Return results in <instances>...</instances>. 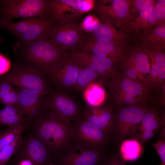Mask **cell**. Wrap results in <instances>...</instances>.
Wrapping results in <instances>:
<instances>
[{"label": "cell", "mask_w": 165, "mask_h": 165, "mask_svg": "<svg viewBox=\"0 0 165 165\" xmlns=\"http://www.w3.org/2000/svg\"><path fill=\"white\" fill-rule=\"evenodd\" d=\"M33 133L45 143L53 154L63 153L72 144L70 122L63 121L47 111L33 122Z\"/></svg>", "instance_id": "1"}, {"label": "cell", "mask_w": 165, "mask_h": 165, "mask_svg": "<svg viewBox=\"0 0 165 165\" xmlns=\"http://www.w3.org/2000/svg\"><path fill=\"white\" fill-rule=\"evenodd\" d=\"M20 44L25 65L43 74H49L67 56L65 50L47 38Z\"/></svg>", "instance_id": "2"}, {"label": "cell", "mask_w": 165, "mask_h": 165, "mask_svg": "<svg viewBox=\"0 0 165 165\" xmlns=\"http://www.w3.org/2000/svg\"><path fill=\"white\" fill-rule=\"evenodd\" d=\"M0 79L19 88L35 92L44 96L49 92V87L44 74L24 65L16 67Z\"/></svg>", "instance_id": "3"}, {"label": "cell", "mask_w": 165, "mask_h": 165, "mask_svg": "<svg viewBox=\"0 0 165 165\" xmlns=\"http://www.w3.org/2000/svg\"><path fill=\"white\" fill-rule=\"evenodd\" d=\"M2 2L0 9L2 17L9 20L18 17H46L50 13L49 1L7 0Z\"/></svg>", "instance_id": "4"}, {"label": "cell", "mask_w": 165, "mask_h": 165, "mask_svg": "<svg viewBox=\"0 0 165 165\" xmlns=\"http://www.w3.org/2000/svg\"><path fill=\"white\" fill-rule=\"evenodd\" d=\"M72 126V142L84 148L100 149L108 139V134L84 119L75 120Z\"/></svg>", "instance_id": "5"}, {"label": "cell", "mask_w": 165, "mask_h": 165, "mask_svg": "<svg viewBox=\"0 0 165 165\" xmlns=\"http://www.w3.org/2000/svg\"><path fill=\"white\" fill-rule=\"evenodd\" d=\"M94 2L92 0H50L49 13L58 23L72 22L81 14L90 11Z\"/></svg>", "instance_id": "6"}, {"label": "cell", "mask_w": 165, "mask_h": 165, "mask_svg": "<svg viewBox=\"0 0 165 165\" xmlns=\"http://www.w3.org/2000/svg\"><path fill=\"white\" fill-rule=\"evenodd\" d=\"M43 106L44 110L63 121L70 122L79 119V109L76 102L59 92L53 93L44 99Z\"/></svg>", "instance_id": "7"}, {"label": "cell", "mask_w": 165, "mask_h": 165, "mask_svg": "<svg viewBox=\"0 0 165 165\" xmlns=\"http://www.w3.org/2000/svg\"><path fill=\"white\" fill-rule=\"evenodd\" d=\"M16 152V162L22 159L31 161L34 165H48L52 155L44 142L34 133L23 140Z\"/></svg>", "instance_id": "8"}, {"label": "cell", "mask_w": 165, "mask_h": 165, "mask_svg": "<svg viewBox=\"0 0 165 165\" xmlns=\"http://www.w3.org/2000/svg\"><path fill=\"white\" fill-rule=\"evenodd\" d=\"M80 26L73 21L55 24L47 38L65 50H72L80 44L83 37Z\"/></svg>", "instance_id": "9"}, {"label": "cell", "mask_w": 165, "mask_h": 165, "mask_svg": "<svg viewBox=\"0 0 165 165\" xmlns=\"http://www.w3.org/2000/svg\"><path fill=\"white\" fill-rule=\"evenodd\" d=\"M130 0H104L98 2L96 9L104 22L112 24H125L129 15Z\"/></svg>", "instance_id": "10"}, {"label": "cell", "mask_w": 165, "mask_h": 165, "mask_svg": "<svg viewBox=\"0 0 165 165\" xmlns=\"http://www.w3.org/2000/svg\"><path fill=\"white\" fill-rule=\"evenodd\" d=\"M62 154V165H100L103 161L100 149L86 148L73 143Z\"/></svg>", "instance_id": "11"}, {"label": "cell", "mask_w": 165, "mask_h": 165, "mask_svg": "<svg viewBox=\"0 0 165 165\" xmlns=\"http://www.w3.org/2000/svg\"><path fill=\"white\" fill-rule=\"evenodd\" d=\"M16 105L23 112L27 127L33 123L44 111L43 96L28 90L19 87Z\"/></svg>", "instance_id": "12"}, {"label": "cell", "mask_w": 165, "mask_h": 165, "mask_svg": "<svg viewBox=\"0 0 165 165\" xmlns=\"http://www.w3.org/2000/svg\"><path fill=\"white\" fill-rule=\"evenodd\" d=\"M82 67L77 61L67 55L48 75L61 87L73 88Z\"/></svg>", "instance_id": "13"}, {"label": "cell", "mask_w": 165, "mask_h": 165, "mask_svg": "<svg viewBox=\"0 0 165 165\" xmlns=\"http://www.w3.org/2000/svg\"><path fill=\"white\" fill-rule=\"evenodd\" d=\"M144 113L143 110L136 106L122 108L118 115V123L114 125L112 132L115 131L120 139L135 132Z\"/></svg>", "instance_id": "14"}, {"label": "cell", "mask_w": 165, "mask_h": 165, "mask_svg": "<svg viewBox=\"0 0 165 165\" xmlns=\"http://www.w3.org/2000/svg\"><path fill=\"white\" fill-rule=\"evenodd\" d=\"M124 24L128 29L136 34L148 33L155 25H157L155 5L129 15Z\"/></svg>", "instance_id": "15"}, {"label": "cell", "mask_w": 165, "mask_h": 165, "mask_svg": "<svg viewBox=\"0 0 165 165\" xmlns=\"http://www.w3.org/2000/svg\"><path fill=\"white\" fill-rule=\"evenodd\" d=\"M67 53V55L72 58L82 66L89 68L97 74H105L113 65L111 59L95 55L79 49L75 48Z\"/></svg>", "instance_id": "16"}, {"label": "cell", "mask_w": 165, "mask_h": 165, "mask_svg": "<svg viewBox=\"0 0 165 165\" xmlns=\"http://www.w3.org/2000/svg\"><path fill=\"white\" fill-rule=\"evenodd\" d=\"M84 35L79 49L100 57L112 58L121 52L118 43L98 40L90 35Z\"/></svg>", "instance_id": "17"}, {"label": "cell", "mask_w": 165, "mask_h": 165, "mask_svg": "<svg viewBox=\"0 0 165 165\" xmlns=\"http://www.w3.org/2000/svg\"><path fill=\"white\" fill-rule=\"evenodd\" d=\"M53 20L48 17H39L24 32L17 38L21 43H28L46 38L55 24Z\"/></svg>", "instance_id": "18"}, {"label": "cell", "mask_w": 165, "mask_h": 165, "mask_svg": "<svg viewBox=\"0 0 165 165\" xmlns=\"http://www.w3.org/2000/svg\"><path fill=\"white\" fill-rule=\"evenodd\" d=\"M83 119L102 129L109 135L112 133L114 126L111 112L100 110L97 107H88L83 115Z\"/></svg>", "instance_id": "19"}, {"label": "cell", "mask_w": 165, "mask_h": 165, "mask_svg": "<svg viewBox=\"0 0 165 165\" xmlns=\"http://www.w3.org/2000/svg\"><path fill=\"white\" fill-rule=\"evenodd\" d=\"M92 33L95 38L101 41L120 43L125 38L123 34L118 31L112 24L98 21L94 27Z\"/></svg>", "instance_id": "20"}, {"label": "cell", "mask_w": 165, "mask_h": 165, "mask_svg": "<svg viewBox=\"0 0 165 165\" xmlns=\"http://www.w3.org/2000/svg\"><path fill=\"white\" fill-rule=\"evenodd\" d=\"M25 124L27 125L26 119L16 105L6 106L0 110V128L2 126L13 127Z\"/></svg>", "instance_id": "21"}, {"label": "cell", "mask_w": 165, "mask_h": 165, "mask_svg": "<svg viewBox=\"0 0 165 165\" xmlns=\"http://www.w3.org/2000/svg\"><path fill=\"white\" fill-rule=\"evenodd\" d=\"M142 152L141 143L134 139L124 140L120 147L121 158L124 161H132L138 160L141 156Z\"/></svg>", "instance_id": "22"}, {"label": "cell", "mask_w": 165, "mask_h": 165, "mask_svg": "<svg viewBox=\"0 0 165 165\" xmlns=\"http://www.w3.org/2000/svg\"><path fill=\"white\" fill-rule=\"evenodd\" d=\"M84 96L89 107H97L103 101L104 92L101 87L92 83L84 89Z\"/></svg>", "instance_id": "23"}, {"label": "cell", "mask_w": 165, "mask_h": 165, "mask_svg": "<svg viewBox=\"0 0 165 165\" xmlns=\"http://www.w3.org/2000/svg\"><path fill=\"white\" fill-rule=\"evenodd\" d=\"M13 85L0 79V103L6 106L16 105L17 103L18 92L13 88Z\"/></svg>", "instance_id": "24"}, {"label": "cell", "mask_w": 165, "mask_h": 165, "mask_svg": "<svg viewBox=\"0 0 165 165\" xmlns=\"http://www.w3.org/2000/svg\"><path fill=\"white\" fill-rule=\"evenodd\" d=\"M26 125L9 127L5 130L0 131V151L12 143L27 127Z\"/></svg>", "instance_id": "25"}, {"label": "cell", "mask_w": 165, "mask_h": 165, "mask_svg": "<svg viewBox=\"0 0 165 165\" xmlns=\"http://www.w3.org/2000/svg\"><path fill=\"white\" fill-rule=\"evenodd\" d=\"M97 75L91 69L82 66L79 72L73 88L77 90H84L93 83Z\"/></svg>", "instance_id": "26"}, {"label": "cell", "mask_w": 165, "mask_h": 165, "mask_svg": "<svg viewBox=\"0 0 165 165\" xmlns=\"http://www.w3.org/2000/svg\"><path fill=\"white\" fill-rule=\"evenodd\" d=\"M160 123L156 115L154 112H148L145 113L137 130L152 131L156 133L160 128Z\"/></svg>", "instance_id": "27"}, {"label": "cell", "mask_w": 165, "mask_h": 165, "mask_svg": "<svg viewBox=\"0 0 165 165\" xmlns=\"http://www.w3.org/2000/svg\"><path fill=\"white\" fill-rule=\"evenodd\" d=\"M22 134L12 143L0 151V165H6L11 158L16 153L22 142Z\"/></svg>", "instance_id": "28"}, {"label": "cell", "mask_w": 165, "mask_h": 165, "mask_svg": "<svg viewBox=\"0 0 165 165\" xmlns=\"http://www.w3.org/2000/svg\"><path fill=\"white\" fill-rule=\"evenodd\" d=\"M143 40L150 43H164L165 41V23L158 25L150 33H147L143 38Z\"/></svg>", "instance_id": "29"}, {"label": "cell", "mask_w": 165, "mask_h": 165, "mask_svg": "<svg viewBox=\"0 0 165 165\" xmlns=\"http://www.w3.org/2000/svg\"><path fill=\"white\" fill-rule=\"evenodd\" d=\"M121 86L127 95L133 97L140 94L142 90V87L140 84L128 79H125L122 81Z\"/></svg>", "instance_id": "30"}, {"label": "cell", "mask_w": 165, "mask_h": 165, "mask_svg": "<svg viewBox=\"0 0 165 165\" xmlns=\"http://www.w3.org/2000/svg\"><path fill=\"white\" fill-rule=\"evenodd\" d=\"M156 1L154 0H130L129 15L135 14L151 6L155 5Z\"/></svg>", "instance_id": "31"}, {"label": "cell", "mask_w": 165, "mask_h": 165, "mask_svg": "<svg viewBox=\"0 0 165 165\" xmlns=\"http://www.w3.org/2000/svg\"><path fill=\"white\" fill-rule=\"evenodd\" d=\"M136 68L143 73H148L150 72V65L147 55L143 53L136 54L134 58Z\"/></svg>", "instance_id": "32"}, {"label": "cell", "mask_w": 165, "mask_h": 165, "mask_svg": "<svg viewBox=\"0 0 165 165\" xmlns=\"http://www.w3.org/2000/svg\"><path fill=\"white\" fill-rule=\"evenodd\" d=\"M154 63L158 71L159 77L162 79L165 78V58L164 55L161 53H157L156 54Z\"/></svg>", "instance_id": "33"}, {"label": "cell", "mask_w": 165, "mask_h": 165, "mask_svg": "<svg viewBox=\"0 0 165 165\" xmlns=\"http://www.w3.org/2000/svg\"><path fill=\"white\" fill-rule=\"evenodd\" d=\"M98 21L94 16L88 15L86 16L79 25L82 30L87 33H92L93 28Z\"/></svg>", "instance_id": "34"}, {"label": "cell", "mask_w": 165, "mask_h": 165, "mask_svg": "<svg viewBox=\"0 0 165 165\" xmlns=\"http://www.w3.org/2000/svg\"><path fill=\"white\" fill-rule=\"evenodd\" d=\"M157 24L165 23V0H159L155 5Z\"/></svg>", "instance_id": "35"}, {"label": "cell", "mask_w": 165, "mask_h": 165, "mask_svg": "<svg viewBox=\"0 0 165 165\" xmlns=\"http://www.w3.org/2000/svg\"><path fill=\"white\" fill-rule=\"evenodd\" d=\"M159 155L162 163L165 164V140H160L152 144Z\"/></svg>", "instance_id": "36"}, {"label": "cell", "mask_w": 165, "mask_h": 165, "mask_svg": "<svg viewBox=\"0 0 165 165\" xmlns=\"http://www.w3.org/2000/svg\"><path fill=\"white\" fill-rule=\"evenodd\" d=\"M10 68L9 60L5 56L0 53V76L7 72Z\"/></svg>", "instance_id": "37"}, {"label": "cell", "mask_w": 165, "mask_h": 165, "mask_svg": "<svg viewBox=\"0 0 165 165\" xmlns=\"http://www.w3.org/2000/svg\"><path fill=\"white\" fill-rule=\"evenodd\" d=\"M100 165H126L125 161L116 156H112L104 160Z\"/></svg>", "instance_id": "38"}, {"label": "cell", "mask_w": 165, "mask_h": 165, "mask_svg": "<svg viewBox=\"0 0 165 165\" xmlns=\"http://www.w3.org/2000/svg\"><path fill=\"white\" fill-rule=\"evenodd\" d=\"M156 133L150 130H144L140 132L139 136L144 142H146L152 138Z\"/></svg>", "instance_id": "39"}, {"label": "cell", "mask_w": 165, "mask_h": 165, "mask_svg": "<svg viewBox=\"0 0 165 165\" xmlns=\"http://www.w3.org/2000/svg\"><path fill=\"white\" fill-rule=\"evenodd\" d=\"M137 71L136 68H130L127 71V75L129 78L133 79H135L138 76Z\"/></svg>", "instance_id": "40"}, {"label": "cell", "mask_w": 165, "mask_h": 165, "mask_svg": "<svg viewBox=\"0 0 165 165\" xmlns=\"http://www.w3.org/2000/svg\"><path fill=\"white\" fill-rule=\"evenodd\" d=\"M15 163H17L19 165H34L31 161L27 159L20 160L16 161Z\"/></svg>", "instance_id": "41"}, {"label": "cell", "mask_w": 165, "mask_h": 165, "mask_svg": "<svg viewBox=\"0 0 165 165\" xmlns=\"http://www.w3.org/2000/svg\"><path fill=\"white\" fill-rule=\"evenodd\" d=\"M150 72L152 77H156L158 74V71L157 67L154 63L152 65Z\"/></svg>", "instance_id": "42"}, {"label": "cell", "mask_w": 165, "mask_h": 165, "mask_svg": "<svg viewBox=\"0 0 165 165\" xmlns=\"http://www.w3.org/2000/svg\"><path fill=\"white\" fill-rule=\"evenodd\" d=\"M135 101L134 97L127 95L124 100L125 103L127 104H133L134 102Z\"/></svg>", "instance_id": "43"}, {"label": "cell", "mask_w": 165, "mask_h": 165, "mask_svg": "<svg viewBox=\"0 0 165 165\" xmlns=\"http://www.w3.org/2000/svg\"><path fill=\"white\" fill-rule=\"evenodd\" d=\"M13 165H19L18 164H17V163H15V164H14Z\"/></svg>", "instance_id": "44"}, {"label": "cell", "mask_w": 165, "mask_h": 165, "mask_svg": "<svg viewBox=\"0 0 165 165\" xmlns=\"http://www.w3.org/2000/svg\"><path fill=\"white\" fill-rule=\"evenodd\" d=\"M160 165H165V164H164V163H162V164H160Z\"/></svg>", "instance_id": "45"}, {"label": "cell", "mask_w": 165, "mask_h": 165, "mask_svg": "<svg viewBox=\"0 0 165 165\" xmlns=\"http://www.w3.org/2000/svg\"><path fill=\"white\" fill-rule=\"evenodd\" d=\"M48 165H54L53 164H52L50 163V164H49Z\"/></svg>", "instance_id": "46"}, {"label": "cell", "mask_w": 165, "mask_h": 165, "mask_svg": "<svg viewBox=\"0 0 165 165\" xmlns=\"http://www.w3.org/2000/svg\"></svg>", "instance_id": "47"}]
</instances>
